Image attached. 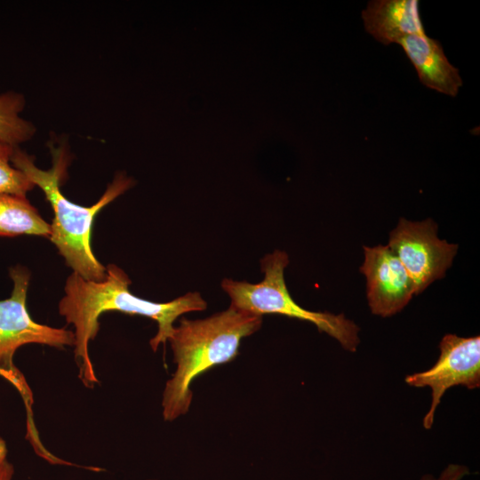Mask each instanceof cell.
I'll return each mask as SVG.
<instances>
[{
	"label": "cell",
	"instance_id": "6da1fadb",
	"mask_svg": "<svg viewBox=\"0 0 480 480\" xmlns=\"http://www.w3.org/2000/svg\"><path fill=\"white\" fill-rule=\"evenodd\" d=\"M131 284L127 274L115 264L106 267V276L102 281L86 280L75 272L66 281L59 313L68 324L74 327L75 361L78 378L86 388H92L100 383L90 356L89 345L99 332L101 314L117 311L156 321L157 332L149 340L152 350L156 352L172 335L178 317L207 308V302L197 292H189L168 302H155L132 293L129 289Z\"/></svg>",
	"mask_w": 480,
	"mask_h": 480
},
{
	"label": "cell",
	"instance_id": "7a4b0ae2",
	"mask_svg": "<svg viewBox=\"0 0 480 480\" xmlns=\"http://www.w3.org/2000/svg\"><path fill=\"white\" fill-rule=\"evenodd\" d=\"M262 317L229 305L203 319H180L168 339L176 367L162 394L164 420L173 421L189 411L192 382L212 367L234 360L242 340L260 329Z\"/></svg>",
	"mask_w": 480,
	"mask_h": 480
},
{
	"label": "cell",
	"instance_id": "3957f363",
	"mask_svg": "<svg viewBox=\"0 0 480 480\" xmlns=\"http://www.w3.org/2000/svg\"><path fill=\"white\" fill-rule=\"evenodd\" d=\"M52 166L42 170L34 158L14 147L11 163L39 187L50 203L54 217L51 224L50 240L57 247L66 264L83 278L100 282L106 276V267L96 258L92 249V229L97 214L102 208L131 188L135 181L124 172L115 175L101 197L92 206L71 202L60 189L67 174L68 154L63 147L51 146Z\"/></svg>",
	"mask_w": 480,
	"mask_h": 480
},
{
	"label": "cell",
	"instance_id": "277c9868",
	"mask_svg": "<svg viewBox=\"0 0 480 480\" xmlns=\"http://www.w3.org/2000/svg\"><path fill=\"white\" fill-rule=\"evenodd\" d=\"M285 252L276 250L260 260L264 273L262 281L252 284L225 278L221 288L230 298V306L252 314H279L314 324L340 342L346 350L355 352L360 342L359 327L343 314L310 311L292 298L284 281V269L289 264Z\"/></svg>",
	"mask_w": 480,
	"mask_h": 480
},
{
	"label": "cell",
	"instance_id": "5b68a950",
	"mask_svg": "<svg viewBox=\"0 0 480 480\" xmlns=\"http://www.w3.org/2000/svg\"><path fill=\"white\" fill-rule=\"evenodd\" d=\"M13 288L8 299L0 300V376L9 381L20 395L27 410L28 430L38 444L33 420V393L24 375L14 364L15 352L27 344H41L57 348L73 347L75 335L66 328H55L36 322L27 308V292L30 273L27 268H10Z\"/></svg>",
	"mask_w": 480,
	"mask_h": 480
},
{
	"label": "cell",
	"instance_id": "8992f818",
	"mask_svg": "<svg viewBox=\"0 0 480 480\" xmlns=\"http://www.w3.org/2000/svg\"><path fill=\"white\" fill-rule=\"evenodd\" d=\"M388 246L412 280L415 295L445 276L458 251L457 244L438 238L437 225L431 219L401 218L389 234Z\"/></svg>",
	"mask_w": 480,
	"mask_h": 480
},
{
	"label": "cell",
	"instance_id": "52a82bcc",
	"mask_svg": "<svg viewBox=\"0 0 480 480\" xmlns=\"http://www.w3.org/2000/svg\"><path fill=\"white\" fill-rule=\"evenodd\" d=\"M436 363L424 372L407 375L405 382L412 387L428 386L432 390L430 409L423 419V427L431 428L435 412L445 391L453 386L469 389L480 386V337H459L445 334L439 344Z\"/></svg>",
	"mask_w": 480,
	"mask_h": 480
},
{
	"label": "cell",
	"instance_id": "ba28073f",
	"mask_svg": "<svg viewBox=\"0 0 480 480\" xmlns=\"http://www.w3.org/2000/svg\"><path fill=\"white\" fill-rule=\"evenodd\" d=\"M360 268L366 278V293L372 314L388 317L400 312L415 295L407 271L388 245L364 246Z\"/></svg>",
	"mask_w": 480,
	"mask_h": 480
},
{
	"label": "cell",
	"instance_id": "9c48e42d",
	"mask_svg": "<svg viewBox=\"0 0 480 480\" xmlns=\"http://www.w3.org/2000/svg\"><path fill=\"white\" fill-rule=\"evenodd\" d=\"M397 44L415 68L421 84L451 97L457 96L462 79L439 41L426 34H413L401 38Z\"/></svg>",
	"mask_w": 480,
	"mask_h": 480
},
{
	"label": "cell",
	"instance_id": "30bf717a",
	"mask_svg": "<svg viewBox=\"0 0 480 480\" xmlns=\"http://www.w3.org/2000/svg\"><path fill=\"white\" fill-rule=\"evenodd\" d=\"M417 0H372L362 12L367 33L385 45L413 34H426Z\"/></svg>",
	"mask_w": 480,
	"mask_h": 480
},
{
	"label": "cell",
	"instance_id": "8fae6325",
	"mask_svg": "<svg viewBox=\"0 0 480 480\" xmlns=\"http://www.w3.org/2000/svg\"><path fill=\"white\" fill-rule=\"evenodd\" d=\"M20 235L50 238L51 224L26 197L0 193V236Z\"/></svg>",
	"mask_w": 480,
	"mask_h": 480
},
{
	"label": "cell",
	"instance_id": "7c38bea8",
	"mask_svg": "<svg viewBox=\"0 0 480 480\" xmlns=\"http://www.w3.org/2000/svg\"><path fill=\"white\" fill-rule=\"evenodd\" d=\"M26 105L23 94L7 91L0 94V141L17 147L33 138L35 125L21 117Z\"/></svg>",
	"mask_w": 480,
	"mask_h": 480
},
{
	"label": "cell",
	"instance_id": "4fadbf2b",
	"mask_svg": "<svg viewBox=\"0 0 480 480\" xmlns=\"http://www.w3.org/2000/svg\"><path fill=\"white\" fill-rule=\"evenodd\" d=\"M14 147L0 141V193L26 197L36 186L20 170L11 165Z\"/></svg>",
	"mask_w": 480,
	"mask_h": 480
},
{
	"label": "cell",
	"instance_id": "5bb4252c",
	"mask_svg": "<svg viewBox=\"0 0 480 480\" xmlns=\"http://www.w3.org/2000/svg\"><path fill=\"white\" fill-rule=\"evenodd\" d=\"M468 473L469 470L466 466L450 464L443 470L439 477L434 478L430 475H425L420 480H460Z\"/></svg>",
	"mask_w": 480,
	"mask_h": 480
},
{
	"label": "cell",
	"instance_id": "9a60e30c",
	"mask_svg": "<svg viewBox=\"0 0 480 480\" xmlns=\"http://www.w3.org/2000/svg\"><path fill=\"white\" fill-rule=\"evenodd\" d=\"M14 468L8 457V448L4 438L0 437V480H12Z\"/></svg>",
	"mask_w": 480,
	"mask_h": 480
},
{
	"label": "cell",
	"instance_id": "2e32d148",
	"mask_svg": "<svg viewBox=\"0 0 480 480\" xmlns=\"http://www.w3.org/2000/svg\"><path fill=\"white\" fill-rule=\"evenodd\" d=\"M147 480H156V479H147Z\"/></svg>",
	"mask_w": 480,
	"mask_h": 480
}]
</instances>
